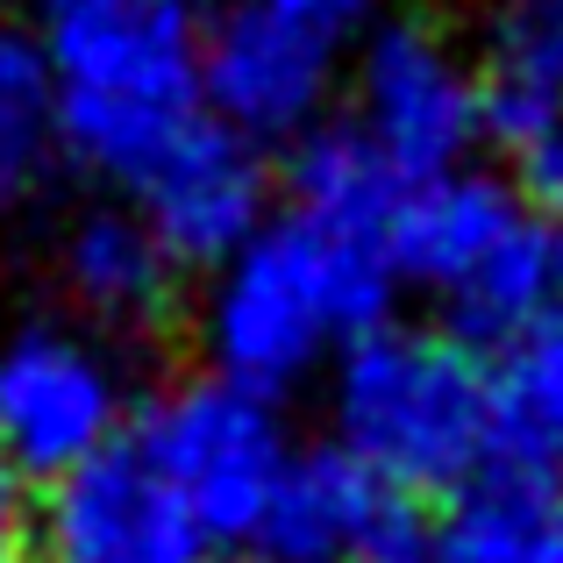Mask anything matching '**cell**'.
<instances>
[{
    "instance_id": "cell-1",
    "label": "cell",
    "mask_w": 563,
    "mask_h": 563,
    "mask_svg": "<svg viewBox=\"0 0 563 563\" xmlns=\"http://www.w3.org/2000/svg\"><path fill=\"white\" fill-rule=\"evenodd\" d=\"M57 143L100 179H143L200 122V0H29Z\"/></svg>"
},
{
    "instance_id": "cell-2",
    "label": "cell",
    "mask_w": 563,
    "mask_h": 563,
    "mask_svg": "<svg viewBox=\"0 0 563 563\" xmlns=\"http://www.w3.org/2000/svg\"><path fill=\"white\" fill-rule=\"evenodd\" d=\"M393 264L378 243H350L314 221H264L207 292L214 378L272 399L300 385L335 343H357L393 307Z\"/></svg>"
},
{
    "instance_id": "cell-3",
    "label": "cell",
    "mask_w": 563,
    "mask_h": 563,
    "mask_svg": "<svg viewBox=\"0 0 563 563\" xmlns=\"http://www.w3.org/2000/svg\"><path fill=\"white\" fill-rule=\"evenodd\" d=\"M335 450L385 493H464L485 471V364L442 329H393L343 343Z\"/></svg>"
},
{
    "instance_id": "cell-4",
    "label": "cell",
    "mask_w": 563,
    "mask_h": 563,
    "mask_svg": "<svg viewBox=\"0 0 563 563\" xmlns=\"http://www.w3.org/2000/svg\"><path fill=\"white\" fill-rule=\"evenodd\" d=\"M393 278L428 286L456 314V343H499L556 300L550 221L493 172H442L399 192L385 221Z\"/></svg>"
},
{
    "instance_id": "cell-5",
    "label": "cell",
    "mask_w": 563,
    "mask_h": 563,
    "mask_svg": "<svg viewBox=\"0 0 563 563\" xmlns=\"http://www.w3.org/2000/svg\"><path fill=\"white\" fill-rule=\"evenodd\" d=\"M143 456L165 471V485L192 507L207 542H243L257 528L264 499H272L278 471L292 464L286 428H278L272 399L243 393L229 378H179L136 413L129 428Z\"/></svg>"
},
{
    "instance_id": "cell-6",
    "label": "cell",
    "mask_w": 563,
    "mask_h": 563,
    "mask_svg": "<svg viewBox=\"0 0 563 563\" xmlns=\"http://www.w3.org/2000/svg\"><path fill=\"white\" fill-rule=\"evenodd\" d=\"M357 136L407 186L456 172L478 129V65L442 36L428 14H399L372 29L357 57Z\"/></svg>"
},
{
    "instance_id": "cell-7",
    "label": "cell",
    "mask_w": 563,
    "mask_h": 563,
    "mask_svg": "<svg viewBox=\"0 0 563 563\" xmlns=\"http://www.w3.org/2000/svg\"><path fill=\"white\" fill-rule=\"evenodd\" d=\"M36 563H207V528L165 485V471L114 435L100 456L43 485L29 521Z\"/></svg>"
},
{
    "instance_id": "cell-8",
    "label": "cell",
    "mask_w": 563,
    "mask_h": 563,
    "mask_svg": "<svg viewBox=\"0 0 563 563\" xmlns=\"http://www.w3.org/2000/svg\"><path fill=\"white\" fill-rule=\"evenodd\" d=\"M122 428V385L71 329H22L0 343V471L65 478Z\"/></svg>"
},
{
    "instance_id": "cell-9",
    "label": "cell",
    "mask_w": 563,
    "mask_h": 563,
    "mask_svg": "<svg viewBox=\"0 0 563 563\" xmlns=\"http://www.w3.org/2000/svg\"><path fill=\"white\" fill-rule=\"evenodd\" d=\"M335 86V43L264 8H229L200 29V114L243 143H300Z\"/></svg>"
},
{
    "instance_id": "cell-10",
    "label": "cell",
    "mask_w": 563,
    "mask_h": 563,
    "mask_svg": "<svg viewBox=\"0 0 563 563\" xmlns=\"http://www.w3.org/2000/svg\"><path fill=\"white\" fill-rule=\"evenodd\" d=\"M136 186H143L136 221L157 235V250L179 272H192V264H229L264 229V207H272V165H264V151L229 136L207 114Z\"/></svg>"
},
{
    "instance_id": "cell-11",
    "label": "cell",
    "mask_w": 563,
    "mask_h": 563,
    "mask_svg": "<svg viewBox=\"0 0 563 563\" xmlns=\"http://www.w3.org/2000/svg\"><path fill=\"white\" fill-rule=\"evenodd\" d=\"M485 471L563 478V307L485 343Z\"/></svg>"
},
{
    "instance_id": "cell-12",
    "label": "cell",
    "mask_w": 563,
    "mask_h": 563,
    "mask_svg": "<svg viewBox=\"0 0 563 563\" xmlns=\"http://www.w3.org/2000/svg\"><path fill=\"white\" fill-rule=\"evenodd\" d=\"M378 499L385 485L357 471L343 450H300L278 471L272 499L243 542L257 563H357L378 521Z\"/></svg>"
},
{
    "instance_id": "cell-13",
    "label": "cell",
    "mask_w": 563,
    "mask_h": 563,
    "mask_svg": "<svg viewBox=\"0 0 563 563\" xmlns=\"http://www.w3.org/2000/svg\"><path fill=\"white\" fill-rule=\"evenodd\" d=\"M65 286L93 321H108L122 335H151L165 329L172 300H179V264L157 250V235L136 214L93 207L65 235Z\"/></svg>"
},
{
    "instance_id": "cell-14",
    "label": "cell",
    "mask_w": 563,
    "mask_h": 563,
    "mask_svg": "<svg viewBox=\"0 0 563 563\" xmlns=\"http://www.w3.org/2000/svg\"><path fill=\"white\" fill-rule=\"evenodd\" d=\"M286 186H292V214L300 221H314L329 235H350V243H378V250H385V221H393L399 192H407V179L357 136V122L307 129L292 143Z\"/></svg>"
},
{
    "instance_id": "cell-15",
    "label": "cell",
    "mask_w": 563,
    "mask_h": 563,
    "mask_svg": "<svg viewBox=\"0 0 563 563\" xmlns=\"http://www.w3.org/2000/svg\"><path fill=\"white\" fill-rule=\"evenodd\" d=\"M435 563H563V478L478 471L435 521Z\"/></svg>"
},
{
    "instance_id": "cell-16",
    "label": "cell",
    "mask_w": 563,
    "mask_h": 563,
    "mask_svg": "<svg viewBox=\"0 0 563 563\" xmlns=\"http://www.w3.org/2000/svg\"><path fill=\"white\" fill-rule=\"evenodd\" d=\"M556 108H563V36L536 0H514V8H499L478 57V129L507 143V157H521L550 129Z\"/></svg>"
},
{
    "instance_id": "cell-17",
    "label": "cell",
    "mask_w": 563,
    "mask_h": 563,
    "mask_svg": "<svg viewBox=\"0 0 563 563\" xmlns=\"http://www.w3.org/2000/svg\"><path fill=\"white\" fill-rule=\"evenodd\" d=\"M57 143V108H51V71L29 29L0 22V200H14L43 172Z\"/></svg>"
},
{
    "instance_id": "cell-18",
    "label": "cell",
    "mask_w": 563,
    "mask_h": 563,
    "mask_svg": "<svg viewBox=\"0 0 563 563\" xmlns=\"http://www.w3.org/2000/svg\"><path fill=\"white\" fill-rule=\"evenodd\" d=\"M514 172H521V200L536 207V214H556V229H563V108L550 114V129L514 157Z\"/></svg>"
},
{
    "instance_id": "cell-19",
    "label": "cell",
    "mask_w": 563,
    "mask_h": 563,
    "mask_svg": "<svg viewBox=\"0 0 563 563\" xmlns=\"http://www.w3.org/2000/svg\"><path fill=\"white\" fill-rule=\"evenodd\" d=\"M235 8H264V14H286V22H300V29H314V36H343V29H357V22H372L378 14V0H235Z\"/></svg>"
},
{
    "instance_id": "cell-20",
    "label": "cell",
    "mask_w": 563,
    "mask_h": 563,
    "mask_svg": "<svg viewBox=\"0 0 563 563\" xmlns=\"http://www.w3.org/2000/svg\"><path fill=\"white\" fill-rule=\"evenodd\" d=\"M0 563H29V514L8 471H0Z\"/></svg>"
},
{
    "instance_id": "cell-21",
    "label": "cell",
    "mask_w": 563,
    "mask_h": 563,
    "mask_svg": "<svg viewBox=\"0 0 563 563\" xmlns=\"http://www.w3.org/2000/svg\"><path fill=\"white\" fill-rule=\"evenodd\" d=\"M550 264H556V307H563V229H550Z\"/></svg>"
},
{
    "instance_id": "cell-22",
    "label": "cell",
    "mask_w": 563,
    "mask_h": 563,
    "mask_svg": "<svg viewBox=\"0 0 563 563\" xmlns=\"http://www.w3.org/2000/svg\"><path fill=\"white\" fill-rule=\"evenodd\" d=\"M536 8L550 14V29H556V36H563V0H536Z\"/></svg>"
}]
</instances>
